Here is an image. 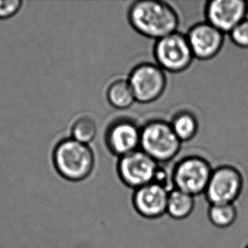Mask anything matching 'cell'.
<instances>
[{"label":"cell","mask_w":248,"mask_h":248,"mask_svg":"<svg viewBox=\"0 0 248 248\" xmlns=\"http://www.w3.org/2000/svg\"><path fill=\"white\" fill-rule=\"evenodd\" d=\"M128 20L138 33L155 41L177 31L180 24L176 10L159 0H139L131 3Z\"/></svg>","instance_id":"cell-1"},{"label":"cell","mask_w":248,"mask_h":248,"mask_svg":"<svg viewBox=\"0 0 248 248\" xmlns=\"http://www.w3.org/2000/svg\"><path fill=\"white\" fill-rule=\"evenodd\" d=\"M52 159L58 174L72 182L86 180L95 167V155L90 146L71 138L58 142Z\"/></svg>","instance_id":"cell-2"},{"label":"cell","mask_w":248,"mask_h":248,"mask_svg":"<svg viewBox=\"0 0 248 248\" xmlns=\"http://www.w3.org/2000/svg\"><path fill=\"white\" fill-rule=\"evenodd\" d=\"M181 145L170 122L154 120L141 128L140 149L159 165L173 160L181 151Z\"/></svg>","instance_id":"cell-3"},{"label":"cell","mask_w":248,"mask_h":248,"mask_svg":"<svg viewBox=\"0 0 248 248\" xmlns=\"http://www.w3.org/2000/svg\"><path fill=\"white\" fill-rule=\"evenodd\" d=\"M154 55L156 64L170 73L183 72L195 59L186 34L178 31L155 42Z\"/></svg>","instance_id":"cell-4"},{"label":"cell","mask_w":248,"mask_h":248,"mask_svg":"<svg viewBox=\"0 0 248 248\" xmlns=\"http://www.w3.org/2000/svg\"><path fill=\"white\" fill-rule=\"evenodd\" d=\"M214 169L208 160L200 156H188L174 165L172 183L175 189L193 197L204 193Z\"/></svg>","instance_id":"cell-5"},{"label":"cell","mask_w":248,"mask_h":248,"mask_svg":"<svg viewBox=\"0 0 248 248\" xmlns=\"http://www.w3.org/2000/svg\"><path fill=\"white\" fill-rule=\"evenodd\" d=\"M127 80L136 101L140 104H151L158 100L167 86L166 72L158 64L148 62L135 66Z\"/></svg>","instance_id":"cell-6"},{"label":"cell","mask_w":248,"mask_h":248,"mask_svg":"<svg viewBox=\"0 0 248 248\" xmlns=\"http://www.w3.org/2000/svg\"><path fill=\"white\" fill-rule=\"evenodd\" d=\"M243 176L236 168L221 165L212 173L205 197L211 204H234L242 194Z\"/></svg>","instance_id":"cell-7"},{"label":"cell","mask_w":248,"mask_h":248,"mask_svg":"<svg viewBox=\"0 0 248 248\" xmlns=\"http://www.w3.org/2000/svg\"><path fill=\"white\" fill-rule=\"evenodd\" d=\"M159 165L139 148L119 158L117 172L126 186L136 190L155 181Z\"/></svg>","instance_id":"cell-8"},{"label":"cell","mask_w":248,"mask_h":248,"mask_svg":"<svg viewBox=\"0 0 248 248\" xmlns=\"http://www.w3.org/2000/svg\"><path fill=\"white\" fill-rule=\"evenodd\" d=\"M104 139L108 151L121 158L140 148L141 127L129 118H120L108 125Z\"/></svg>","instance_id":"cell-9"},{"label":"cell","mask_w":248,"mask_h":248,"mask_svg":"<svg viewBox=\"0 0 248 248\" xmlns=\"http://www.w3.org/2000/svg\"><path fill=\"white\" fill-rule=\"evenodd\" d=\"M248 14L245 0H212L205 7L206 21L224 34L230 33Z\"/></svg>","instance_id":"cell-10"},{"label":"cell","mask_w":248,"mask_h":248,"mask_svg":"<svg viewBox=\"0 0 248 248\" xmlns=\"http://www.w3.org/2000/svg\"><path fill=\"white\" fill-rule=\"evenodd\" d=\"M188 43L195 59L208 61L221 50L225 34L207 21L195 24L188 31Z\"/></svg>","instance_id":"cell-11"},{"label":"cell","mask_w":248,"mask_h":248,"mask_svg":"<svg viewBox=\"0 0 248 248\" xmlns=\"http://www.w3.org/2000/svg\"><path fill=\"white\" fill-rule=\"evenodd\" d=\"M170 190L152 182L134 190L132 202L136 211L146 218H158L166 214Z\"/></svg>","instance_id":"cell-12"},{"label":"cell","mask_w":248,"mask_h":248,"mask_svg":"<svg viewBox=\"0 0 248 248\" xmlns=\"http://www.w3.org/2000/svg\"><path fill=\"white\" fill-rule=\"evenodd\" d=\"M106 97L108 104L119 110L130 108L137 102L127 79L112 81L107 88Z\"/></svg>","instance_id":"cell-13"},{"label":"cell","mask_w":248,"mask_h":248,"mask_svg":"<svg viewBox=\"0 0 248 248\" xmlns=\"http://www.w3.org/2000/svg\"><path fill=\"white\" fill-rule=\"evenodd\" d=\"M195 208V197L173 188L168 197L166 214L174 219L187 218Z\"/></svg>","instance_id":"cell-14"},{"label":"cell","mask_w":248,"mask_h":248,"mask_svg":"<svg viewBox=\"0 0 248 248\" xmlns=\"http://www.w3.org/2000/svg\"><path fill=\"white\" fill-rule=\"evenodd\" d=\"M171 127L179 140L183 143L191 141L198 133V118L188 110H181L174 114L170 122Z\"/></svg>","instance_id":"cell-15"},{"label":"cell","mask_w":248,"mask_h":248,"mask_svg":"<svg viewBox=\"0 0 248 248\" xmlns=\"http://www.w3.org/2000/svg\"><path fill=\"white\" fill-rule=\"evenodd\" d=\"M237 209L235 204H211L208 208L209 221L217 228L232 226L237 218Z\"/></svg>","instance_id":"cell-16"},{"label":"cell","mask_w":248,"mask_h":248,"mask_svg":"<svg viewBox=\"0 0 248 248\" xmlns=\"http://www.w3.org/2000/svg\"><path fill=\"white\" fill-rule=\"evenodd\" d=\"M97 124L93 119L84 115L78 118L71 125V138L84 144H90L97 136Z\"/></svg>","instance_id":"cell-17"},{"label":"cell","mask_w":248,"mask_h":248,"mask_svg":"<svg viewBox=\"0 0 248 248\" xmlns=\"http://www.w3.org/2000/svg\"><path fill=\"white\" fill-rule=\"evenodd\" d=\"M232 42L239 47L248 48V17L230 32Z\"/></svg>","instance_id":"cell-18"},{"label":"cell","mask_w":248,"mask_h":248,"mask_svg":"<svg viewBox=\"0 0 248 248\" xmlns=\"http://www.w3.org/2000/svg\"><path fill=\"white\" fill-rule=\"evenodd\" d=\"M23 2L20 0L0 1V20L9 19L20 11Z\"/></svg>","instance_id":"cell-19"},{"label":"cell","mask_w":248,"mask_h":248,"mask_svg":"<svg viewBox=\"0 0 248 248\" xmlns=\"http://www.w3.org/2000/svg\"><path fill=\"white\" fill-rule=\"evenodd\" d=\"M246 248H248V245L246 247Z\"/></svg>","instance_id":"cell-20"}]
</instances>
